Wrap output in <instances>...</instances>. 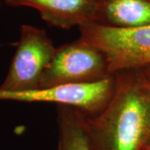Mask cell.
Listing matches in <instances>:
<instances>
[{"label": "cell", "instance_id": "6", "mask_svg": "<svg viewBox=\"0 0 150 150\" xmlns=\"http://www.w3.org/2000/svg\"><path fill=\"white\" fill-rule=\"evenodd\" d=\"M8 5L26 7L37 11L53 27L69 29L98 24L94 0H3Z\"/></svg>", "mask_w": 150, "mask_h": 150}, {"label": "cell", "instance_id": "2", "mask_svg": "<svg viewBox=\"0 0 150 150\" xmlns=\"http://www.w3.org/2000/svg\"><path fill=\"white\" fill-rule=\"evenodd\" d=\"M79 31V38L104 54L110 75L150 66V25L119 28L90 24Z\"/></svg>", "mask_w": 150, "mask_h": 150}, {"label": "cell", "instance_id": "1", "mask_svg": "<svg viewBox=\"0 0 150 150\" xmlns=\"http://www.w3.org/2000/svg\"><path fill=\"white\" fill-rule=\"evenodd\" d=\"M105 106L83 117L92 150H143L150 138V83L141 70L120 72Z\"/></svg>", "mask_w": 150, "mask_h": 150}, {"label": "cell", "instance_id": "11", "mask_svg": "<svg viewBox=\"0 0 150 150\" xmlns=\"http://www.w3.org/2000/svg\"><path fill=\"white\" fill-rule=\"evenodd\" d=\"M0 46H1V45H0Z\"/></svg>", "mask_w": 150, "mask_h": 150}, {"label": "cell", "instance_id": "3", "mask_svg": "<svg viewBox=\"0 0 150 150\" xmlns=\"http://www.w3.org/2000/svg\"><path fill=\"white\" fill-rule=\"evenodd\" d=\"M55 50L44 29L29 24L21 25L16 50L0 91L24 93L38 88Z\"/></svg>", "mask_w": 150, "mask_h": 150}, {"label": "cell", "instance_id": "5", "mask_svg": "<svg viewBox=\"0 0 150 150\" xmlns=\"http://www.w3.org/2000/svg\"><path fill=\"white\" fill-rule=\"evenodd\" d=\"M114 87V76L96 83L39 88L24 93L0 91V100L53 103L74 108L86 115L98 112L108 101Z\"/></svg>", "mask_w": 150, "mask_h": 150}, {"label": "cell", "instance_id": "8", "mask_svg": "<svg viewBox=\"0 0 150 150\" xmlns=\"http://www.w3.org/2000/svg\"><path fill=\"white\" fill-rule=\"evenodd\" d=\"M84 113L74 108L58 106V150H92L83 125Z\"/></svg>", "mask_w": 150, "mask_h": 150}, {"label": "cell", "instance_id": "9", "mask_svg": "<svg viewBox=\"0 0 150 150\" xmlns=\"http://www.w3.org/2000/svg\"><path fill=\"white\" fill-rule=\"evenodd\" d=\"M143 72V74H144V76L146 77V79H148V81L150 83V66L145 68L144 69L141 70Z\"/></svg>", "mask_w": 150, "mask_h": 150}, {"label": "cell", "instance_id": "4", "mask_svg": "<svg viewBox=\"0 0 150 150\" xmlns=\"http://www.w3.org/2000/svg\"><path fill=\"white\" fill-rule=\"evenodd\" d=\"M110 76L112 75L108 72L102 51L79 38L56 48L42 76L39 88L91 83Z\"/></svg>", "mask_w": 150, "mask_h": 150}, {"label": "cell", "instance_id": "7", "mask_svg": "<svg viewBox=\"0 0 150 150\" xmlns=\"http://www.w3.org/2000/svg\"><path fill=\"white\" fill-rule=\"evenodd\" d=\"M98 24L119 28L150 25V0H94Z\"/></svg>", "mask_w": 150, "mask_h": 150}, {"label": "cell", "instance_id": "10", "mask_svg": "<svg viewBox=\"0 0 150 150\" xmlns=\"http://www.w3.org/2000/svg\"><path fill=\"white\" fill-rule=\"evenodd\" d=\"M143 150H150V138L149 139V140L147 141V143L145 144Z\"/></svg>", "mask_w": 150, "mask_h": 150}]
</instances>
